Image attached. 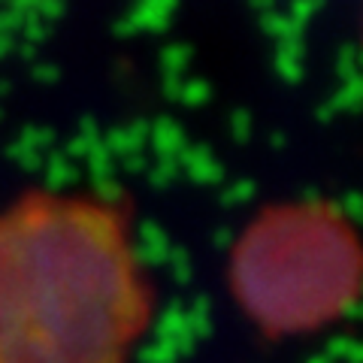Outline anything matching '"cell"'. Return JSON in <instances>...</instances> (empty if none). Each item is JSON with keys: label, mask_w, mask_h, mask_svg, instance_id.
<instances>
[{"label": "cell", "mask_w": 363, "mask_h": 363, "mask_svg": "<svg viewBox=\"0 0 363 363\" xmlns=\"http://www.w3.org/2000/svg\"><path fill=\"white\" fill-rule=\"evenodd\" d=\"M140 312L106 209L61 194L0 206V363H121Z\"/></svg>", "instance_id": "obj_1"}]
</instances>
